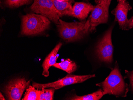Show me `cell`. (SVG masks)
<instances>
[{
    "label": "cell",
    "mask_w": 133,
    "mask_h": 100,
    "mask_svg": "<svg viewBox=\"0 0 133 100\" xmlns=\"http://www.w3.org/2000/svg\"><path fill=\"white\" fill-rule=\"evenodd\" d=\"M54 6L61 17L63 15L72 16V3L73 0H67L64 1H59L52 0Z\"/></svg>",
    "instance_id": "7c38bea8"
},
{
    "label": "cell",
    "mask_w": 133,
    "mask_h": 100,
    "mask_svg": "<svg viewBox=\"0 0 133 100\" xmlns=\"http://www.w3.org/2000/svg\"><path fill=\"white\" fill-rule=\"evenodd\" d=\"M132 28H133V16L130 19L128 20L124 30H129Z\"/></svg>",
    "instance_id": "ac0fdd59"
},
{
    "label": "cell",
    "mask_w": 133,
    "mask_h": 100,
    "mask_svg": "<svg viewBox=\"0 0 133 100\" xmlns=\"http://www.w3.org/2000/svg\"><path fill=\"white\" fill-rule=\"evenodd\" d=\"M94 7L92 4L89 3L77 2L72 7V16L81 21H84Z\"/></svg>",
    "instance_id": "30bf717a"
},
{
    "label": "cell",
    "mask_w": 133,
    "mask_h": 100,
    "mask_svg": "<svg viewBox=\"0 0 133 100\" xmlns=\"http://www.w3.org/2000/svg\"><path fill=\"white\" fill-rule=\"evenodd\" d=\"M104 95L103 91L102 89L93 92L84 96H79L75 95L69 98L72 100H99Z\"/></svg>",
    "instance_id": "5bb4252c"
},
{
    "label": "cell",
    "mask_w": 133,
    "mask_h": 100,
    "mask_svg": "<svg viewBox=\"0 0 133 100\" xmlns=\"http://www.w3.org/2000/svg\"><path fill=\"white\" fill-rule=\"evenodd\" d=\"M22 35L31 36L39 34L50 26V22L48 18L41 15L27 14L22 20Z\"/></svg>",
    "instance_id": "3957f363"
},
{
    "label": "cell",
    "mask_w": 133,
    "mask_h": 100,
    "mask_svg": "<svg viewBox=\"0 0 133 100\" xmlns=\"http://www.w3.org/2000/svg\"><path fill=\"white\" fill-rule=\"evenodd\" d=\"M95 77V74L86 75H76L69 74L65 77L55 82L45 84H39L34 82L33 83L32 85L35 88L39 89H41L42 88L52 87L54 88L55 89L57 90L66 86L82 83L87 80L88 79Z\"/></svg>",
    "instance_id": "52a82bcc"
},
{
    "label": "cell",
    "mask_w": 133,
    "mask_h": 100,
    "mask_svg": "<svg viewBox=\"0 0 133 100\" xmlns=\"http://www.w3.org/2000/svg\"><path fill=\"white\" fill-rule=\"evenodd\" d=\"M31 1V0H5L4 3L8 7L16 8L28 4Z\"/></svg>",
    "instance_id": "e0dca14e"
},
{
    "label": "cell",
    "mask_w": 133,
    "mask_h": 100,
    "mask_svg": "<svg viewBox=\"0 0 133 100\" xmlns=\"http://www.w3.org/2000/svg\"><path fill=\"white\" fill-rule=\"evenodd\" d=\"M96 85L102 88L104 95L108 94L117 97H125L128 91L127 84L125 83L116 62L114 68L105 80Z\"/></svg>",
    "instance_id": "7a4b0ae2"
},
{
    "label": "cell",
    "mask_w": 133,
    "mask_h": 100,
    "mask_svg": "<svg viewBox=\"0 0 133 100\" xmlns=\"http://www.w3.org/2000/svg\"><path fill=\"white\" fill-rule=\"evenodd\" d=\"M62 45V44L61 42L57 45L44 60L42 65L43 68L42 75L45 77H48L49 76V72L48 70L49 68L51 66H53L54 64L56 63L57 59V55L59 50L61 48Z\"/></svg>",
    "instance_id": "8fae6325"
},
{
    "label": "cell",
    "mask_w": 133,
    "mask_h": 100,
    "mask_svg": "<svg viewBox=\"0 0 133 100\" xmlns=\"http://www.w3.org/2000/svg\"><path fill=\"white\" fill-rule=\"evenodd\" d=\"M41 90L35 89V87L30 86L27 89L22 100H39Z\"/></svg>",
    "instance_id": "9a60e30c"
},
{
    "label": "cell",
    "mask_w": 133,
    "mask_h": 100,
    "mask_svg": "<svg viewBox=\"0 0 133 100\" xmlns=\"http://www.w3.org/2000/svg\"><path fill=\"white\" fill-rule=\"evenodd\" d=\"M113 26L106 32L98 42L96 48V53L102 62L111 63L113 61V46L112 41V34Z\"/></svg>",
    "instance_id": "277c9868"
},
{
    "label": "cell",
    "mask_w": 133,
    "mask_h": 100,
    "mask_svg": "<svg viewBox=\"0 0 133 100\" xmlns=\"http://www.w3.org/2000/svg\"><path fill=\"white\" fill-rule=\"evenodd\" d=\"M53 67L62 69L67 72L68 74H71L77 69L76 63L69 59H65L59 63H56Z\"/></svg>",
    "instance_id": "4fadbf2b"
},
{
    "label": "cell",
    "mask_w": 133,
    "mask_h": 100,
    "mask_svg": "<svg viewBox=\"0 0 133 100\" xmlns=\"http://www.w3.org/2000/svg\"><path fill=\"white\" fill-rule=\"evenodd\" d=\"M55 89L50 87V89H41L39 100H53Z\"/></svg>",
    "instance_id": "2e32d148"
},
{
    "label": "cell",
    "mask_w": 133,
    "mask_h": 100,
    "mask_svg": "<svg viewBox=\"0 0 133 100\" xmlns=\"http://www.w3.org/2000/svg\"><path fill=\"white\" fill-rule=\"evenodd\" d=\"M112 1V0H95V1L96 3L98 4L101 3V1Z\"/></svg>",
    "instance_id": "ffe728a7"
},
{
    "label": "cell",
    "mask_w": 133,
    "mask_h": 100,
    "mask_svg": "<svg viewBox=\"0 0 133 100\" xmlns=\"http://www.w3.org/2000/svg\"><path fill=\"white\" fill-rule=\"evenodd\" d=\"M0 100H6V99H5V98H4V96H3V95H2V93H1V94H0Z\"/></svg>",
    "instance_id": "44dd1931"
},
{
    "label": "cell",
    "mask_w": 133,
    "mask_h": 100,
    "mask_svg": "<svg viewBox=\"0 0 133 100\" xmlns=\"http://www.w3.org/2000/svg\"><path fill=\"white\" fill-rule=\"evenodd\" d=\"M117 6L112 11L115 16V21L118 23L120 28L124 30L128 19V12L132 9V7L127 0H118Z\"/></svg>",
    "instance_id": "9c48e42d"
},
{
    "label": "cell",
    "mask_w": 133,
    "mask_h": 100,
    "mask_svg": "<svg viewBox=\"0 0 133 100\" xmlns=\"http://www.w3.org/2000/svg\"><path fill=\"white\" fill-rule=\"evenodd\" d=\"M89 20L82 22H68L60 19L57 24L60 36L68 42L79 40L89 32Z\"/></svg>",
    "instance_id": "6da1fadb"
},
{
    "label": "cell",
    "mask_w": 133,
    "mask_h": 100,
    "mask_svg": "<svg viewBox=\"0 0 133 100\" xmlns=\"http://www.w3.org/2000/svg\"><path fill=\"white\" fill-rule=\"evenodd\" d=\"M58 1H67V0H57Z\"/></svg>",
    "instance_id": "7402d4cb"
},
{
    "label": "cell",
    "mask_w": 133,
    "mask_h": 100,
    "mask_svg": "<svg viewBox=\"0 0 133 100\" xmlns=\"http://www.w3.org/2000/svg\"><path fill=\"white\" fill-rule=\"evenodd\" d=\"M111 2L109 1H103L95 6L89 18L90 26L89 32H94L99 24L107 22L109 8Z\"/></svg>",
    "instance_id": "8992f818"
},
{
    "label": "cell",
    "mask_w": 133,
    "mask_h": 100,
    "mask_svg": "<svg viewBox=\"0 0 133 100\" xmlns=\"http://www.w3.org/2000/svg\"><path fill=\"white\" fill-rule=\"evenodd\" d=\"M30 81L24 77L18 78L9 82L5 86L4 92L10 100H20L25 89L29 86Z\"/></svg>",
    "instance_id": "ba28073f"
},
{
    "label": "cell",
    "mask_w": 133,
    "mask_h": 100,
    "mask_svg": "<svg viewBox=\"0 0 133 100\" xmlns=\"http://www.w3.org/2000/svg\"><path fill=\"white\" fill-rule=\"evenodd\" d=\"M126 74H127V76L130 79V83L133 90V71L129 72L127 70H125Z\"/></svg>",
    "instance_id": "d6986e66"
},
{
    "label": "cell",
    "mask_w": 133,
    "mask_h": 100,
    "mask_svg": "<svg viewBox=\"0 0 133 100\" xmlns=\"http://www.w3.org/2000/svg\"><path fill=\"white\" fill-rule=\"evenodd\" d=\"M30 9L34 13L42 15L56 24H59L61 16L52 0H34Z\"/></svg>",
    "instance_id": "5b68a950"
}]
</instances>
